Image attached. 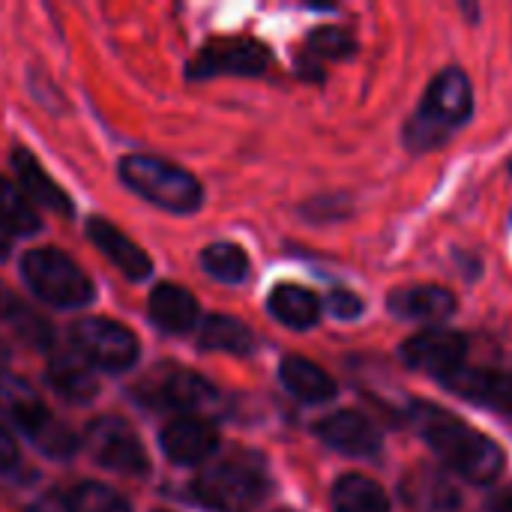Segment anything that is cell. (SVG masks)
<instances>
[{
    "instance_id": "1",
    "label": "cell",
    "mask_w": 512,
    "mask_h": 512,
    "mask_svg": "<svg viewBox=\"0 0 512 512\" xmlns=\"http://www.w3.org/2000/svg\"><path fill=\"white\" fill-rule=\"evenodd\" d=\"M411 420L417 435L450 465L462 480L486 486L495 483L504 471V450L489 441L483 432L462 423L456 414L435 405H411Z\"/></svg>"
},
{
    "instance_id": "2",
    "label": "cell",
    "mask_w": 512,
    "mask_h": 512,
    "mask_svg": "<svg viewBox=\"0 0 512 512\" xmlns=\"http://www.w3.org/2000/svg\"><path fill=\"white\" fill-rule=\"evenodd\" d=\"M474 108V90L471 78L462 69H447L441 72L423 99V108L414 114L408 126V141L411 147H435L441 144L453 129H459Z\"/></svg>"
},
{
    "instance_id": "3",
    "label": "cell",
    "mask_w": 512,
    "mask_h": 512,
    "mask_svg": "<svg viewBox=\"0 0 512 512\" xmlns=\"http://www.w3.org/2000/svg\"><path fill=\"white\" fill-rule=\"evenodd\" d=\"M120 177L129 189L168 213H192L201 204L198 180L171 162L153 156H126L120 162Z\"/></svg>"
},
{
    "instance_id": "4",
    "label": "cell",
    "mask_w": 512,
    "mask_h": 512,
    "mask_svg": "<svg viewBox=\"0 0 512 512\" xmlns=\"http://www.w3.org/2000/svg\"><path fill=\"white\" fill-rule=\"evenodd\" d=\"M0 414H6L48 456L66 459L75 453L72 432L57 423L42 405L39 393L15 375H0Z\"/></svg>"
},
{
    "instance_id": "5",
    "label": "cell",
    "mask_w": 512,
    "mask_h": 512,
    "mask_svg": "<svg viewBox=\"0 0 512 512\" xmlns=\"http://www.w3.org/2000/svg\"><path fill=\"white\" fill-rule=\"evenodd\" d=\"M21 276L51 306L78 309L93 300V285L87 273L57 249H33L21 261Z\"/></svg>"
},
{
    "instance_id": "6",
    "label": "cell",
    "mask_w": 512,
    "mask_h": 512,
    "mask_svg": "<svg viewBox=\"0 0 512 512\" xmlns=\"http://www.w3.org/2000/svg\"><path fill=\"white\" fill-rule=\"evenodd\" d=\"M264 495V474L255 462H222L195 483V498L216 512H243Z\"/></svg>"
},
{
    "instance_id": "7",
    "label": "cell",
    "mask_w": 512,
    "mask_h": 512,
    "mask_svg": "<svg viewBox=\"0 0 512 512\" xmlns=\"http://www.w3.org/2000/svg\"><path fill=\"white\" fill-rule=\"evenodd\" d=\"M72 345L87 366H99L108 372L129 369L138 360V339L132 336V330L108 318H81L72 327Z\"/></svg>"
},
{
    "instance_id": "8",
    "label": "cell",
    "mask_w": 512,
    "mask_h": 512,
    "mask_svg": "<svg viewBox=\"0 0 512 512\" xmlns=\"http://www.w3.org/2000/svg\"><path fill=\"white\" fill-rule=\"evenodd\" d=\"M144 396L156 408L180 411V414H189L195 420H201V414H213L219 408V390L204 375L189 372V369H177V366L159 369L147 381Z\"/></svg>"
},
{
    "instance_id": "9",
    "label": "cell",
    "mask_w": 512,
    "mask_h": 512,
    "mask_svg": "<svg viewBox=\"0 0 512 512\" xmlns=\"http://www.w3.org/2000/svg\"><path fill=\"white\" fill-rule=\"evenodd\" d=\"M87 447H90V456L114 474L141 477L150 468L138 435L117 417H102V420L90 423L87 426Z\"/></svg>"
},
{
    "instance_id": "10",
    "label": "cell",
    "mask_w": 512,
    "mask_h": 512,
    "mask_svg": "<svg viewBox=\"0 0 512 512\" xmlns=\"http://www.w3.org/2000/svg\"><path fill=\"white\" fill-rule=\"evenodd\" d=\"M465 354H468L465 336L456 330H438V327L423 330L402 345V363L408 369L435 375L441 381L465 366Z\"/></svg>"
},
{
    "instance_id": "11",
    "label": "cell",
    "mask_w": 512,
    "mask_h": 512,
    "mask_svg": "<svg viewBox=\"0 0 512 512\" xmlns=\"http://www.w3.org/2000/svg\"><path fill=\"white\" fill-rule=\"evenodd\" d=\"M270 63V54L264 45L249 39H231L207 45L189 66L192 78H210V75H261Z\"/></svg>"
},
{
    "instance_id": "12",
    "label": "cell",
    "mask_w": 512,
    "mask_h": 512,
    "mask_svg": "<svg viewBox=\"0 0 512 512\" xmlns=\"http://www.w3.org/2000/svg\"><path fill=\"white\" fill-rule=\"evenodd\" d=\"M315 435L336 453H345L351 459H372L381 450L378 429L357 411H336L315 423Z\"/></svg>"
},
{
    "instance_id": "13",
    "label": "cell",
    "mask_w": 512,
    "mask_h": 512,
    "mask_svg": "<svg viewBox=\"0 0 512 512\" xmlns=\"http://www.w3.org/2000/svg\"><path fill=\"white\" fill-rule=\"evenodd\" d=\"M219 447V435L207 420L183 417L162 432V450L177 465H201Z\"/></svg>"
},
{
    "instance_id": "14",
    "label": "cell",
    "mask_w": 512,
    "mask_h": 512,
    "mask_svg": "<svg viewBox=\"0 0 512 512\" xmlns=\"http://www.w3.org/2000/svg\"><path fill=\"white\" fill-rule=\"evenodd\" d=\"M87 234H90V240H93V246L123 273V276H129V279H147L150 276V258L120 231V228H114L108 219H90V225H87Z\"/></svg>"
},
{
    "instance_id": "15",
    "label": "cell",
    "mask_w": 512,
    "mask_h": 512,
    "mask_svg": "<svg viewBox=\"0 0 512 512\" xmlns=\"http://www.w3.org/2000/svg\"><path fill=\"white\" fill-rule=\"evenodd\" d=\"M447 390H453L462 399L492 405L512 411V375H504L498 369H459L450 378H444Z\"/></svg>"
},
{
    "instance_id": "16",
    "label": "cell",
    "mask_w": 512,
    "mask_h": 512,
    "mask_svg": "<svg viewBox=\"0 0 512 512\" xmlns=\"http://www.w3.org/2000/svg\"><path fill=\"white\" fill-rule=\"evenodd\" d=\"M387 309L411 321H444L456 312V297L438 285H417V288L393 291L387 297Z\"/></svg>"
},
{
    "instance_id": "17",
    "label": "cell",
    "mask_w": 512,
    "mask_h": 512,
    "mask_svg": "<svg viewBox=\"0 0 512 512\" xmlns=\"http://www.w3.org/2000/svg\"><path fill=\"white\" fill-rule=\"evenodd\" d=\"M279 378L294 399L309 405H321L336 396V381L306 357H285L279 366Z\"/></svg>"
},
{
    "instance_id": "18",
    "label": "cell",
    "mask_w": 512,
    "mask_h": 512,
    "mask_svg": "<svg viewBox=\"0 0 512 512\" xmlns=\"http://www.w3.org/2000/svg\"><path fill=\"white\" fill-rule=\"evenodd\" d=\"M150 318L168 333H189L198 321V303L186 288L165 282L150 294Z\"/></svg>"
},
{
    "instance_id": "19",
    "label": "cell",
    "mask_w": 512,
    "mask_h": 512,
    "mask_svg": "<svg viewBox=\"0 0 512 512\" xmlns=\"http://www.w3.org/2000/svg\"><path fill=\"white\" fill-rule=\"evenodd\" d=\"M267 306H270V315L291 330H309L321 318V300L300 285H279L270 294Z\"/></svg>"
},
{
    "instance_id": "20",
    "label": "cell",
    "mask_w": 512,
    "mask_h": 512,
    "mask_svg": "<svg viewBox=\"0 0 512 512\" xmlns=\"http://www.w3.org/2000/svg\"><path fill=\"white\" fill-rule=\"evenodd\" d=\"M12 165H15V171H18V180H21V189H24L27 198L39 201V204H45L48 210H57V213H63V216L72 210L66 192L39 168V162H36L27 150H15V153H12Z\"/></svg>"
},
{
    "instance_id": "21",
    "label": "cell",
    "mask_w": 512,
    "mask_h": 512,
    "mask_svg": "<svg viewBox=\"0 0 512 512\" xmlns=\"http://www.w3.org/2000/svg\"><path fill=\"white\" fill-rule=\"evenodd\" d=\"M45 378L69 402H90L99 390L90 366L81 357H54L45 369Z\"/></svg>"
},
{
    "instance_id": "22",
    "label": "cell",
    "mask_w": 512,
    "mask_h": 512,
    "mask_svg": "<svg viewBox=\"0 0 512 512\" xmlns=\"http://www.w3.org/2000/svg\"><path fill=\"white\" fill-rule=\"evenodd\" d=\"M333 510L336 512H390L387 492L363 477V474H345L333 486Z\"/></svg>"
},
{
    "instance_id": "23",
    "label": "cell",
    "mask_w": 512,
    "mask_h": 512,
    "mask_svg": "<svg viewBox=\"0 0 512 512\" xmlns=\"http://www.w3.org/2000/svg\"><path fill=\"white\" fill-rule=\"evenodd\" d=\"M201 345L210 348V351H225V354L246 357V354L255 351V336L240 321L225 318V315H213L201 330Z\"/></svg>"
},
{
    "instance_id": "24",
    "label": "cell",
    "mask_w": 512,
    "mask_h": 512,
    "mask_svg": "<svg viewBox=\"0 0 512 512\" xmlns=\"http://www.w3.org/2000/svg\"><path fill=\"white\" fill-rule=\"evenodd\" d=\"M0 228L9 234H36L42 228L30 198L6 177H0Z\"/></svg>"
},
{
    "instance_id": "25",
    "label": "cell",
    "mask_w": 512,
    "mask_h": 512,
    "mask_svg": "<svg viewBox=\"0 0 512 512\" xmlns=\"http://www.w3.org/2000/svg\"><path fill=\"white\" fill-rule=\"evenodd\" d=\"M405 498L411 507L420 510H453L459 504V495L450 480H441L435 471H420V477H411L405 483Z\"/></svg>"
},
{
    "instance_id": "26",
    "label": "cell",
    "mask_w": 512,
    "mask_h": 512,
    "mask_svg": "<svg viewBox=\"0 0 512 512\" xmlns=\"http://www.w3.org/2000/svg\"><path fill=\"white\" fill-rule=\"evenodd\" d=\"M201 264L213 279L228 282V285L243 282L246 273H249V258L237 243H213V246H207L204 255H201Z\"/></svg>"
},
{
    "instance_id": "27",
    "label": "cell",
    "mask_w": 512,
    "mask_h": 512,
    "mask_svg": "<svg viewBox=\"0 0 512 512\" xmlns=\"http://www.w3.org/2000/svg\"><path fill=\"white\" fill-rule=\"evenodd\" d=\"M66 512H132L129 504L108 486L99 483H81L69 492Z\"/></svg>"
},
{
    "instance_id": "28",
    "label": "cell",
    "mask_w": 512,
    "mask_h": 512,
    "mask_svg": "<svg viewBox=\"0 0 512 512\" xmlns=\"http://www.w3.org/2000/svg\"><path fill=\"white\" fill-rule=\"evenodd\" d=\"M309 51L318 57H327V60H339V57H348L354 51V39L339 27H324V30L312 33Z\"/></svg>"
},
{
    "instance_id": "29",
    "label": "cell",
    "mask_w": 512,
    "mask_h": 512,
    "mask_svg": "<svg viewBox=\"0 0 512 512\" xmlns=\"http://www.w3.org/2000/svg\"><path fill=\"white\" fill-rule=\"evenodd\" d=\"M327 312L336 315V318H357V315L363 312V303H360L357 294L339 288V291H333V294L327 297Z\"/></svg>"
},
{
    "instance_id": "30",
    "label": "cell",
    "mask_w": 512,
    "mask_h": 512,
    "mask_svg": "<svg viewBox=\"0 0 512 512\" xmlns=\"http://www.w3.org/2000/svg\"><path fill=\"white\" fill-rule=\"evenodd\" d=\"M18 462V447L12 441V435L0 426V471H9Z\"/></svg>"
},
{
    "instance_id": "31",
    "label": "cell",
    "mask_w": 512,
    "mask_h": 512,
    "mask_svg": "<svg viewBox=\"0 0 512 512\" xmlns=\"http://www.w3.org/2000/svg\"><path fill=\"white\" fill-rule=\"evenodd\" d=\"M15 312V297L0 285V318H6V315H12Z\"/></svg>"
},
{
    "instance_id": "32",
    "label": "cell",
    "mask_w": 512,
    "mask_h": 512,
    "mask_svg": "<svg viewBox=\"0 0 512 512\" xmlns=\"http://www.w3.org/2000/svg\"><path fill=\"white\" fill-rule=\"evenodd\" d=\"M495 512H512V495H504L501 501H498V507Z\"/></svg>"
},
{
    "instance_id": "33",
    "label": "cell",
    "mask_w": 512,
    "mask_h": 512,
    "mask_svg": "<svg viewBox=\"0 0 512 512\" xmlns=\"http://www.w3.org/2000/svg\"><path fill=\"white\" fill-rule=\"evenodd\" d=\"M6 249H9V240H6V231L0 228V255H6Z\"/></svg>"
}]
</instances>
